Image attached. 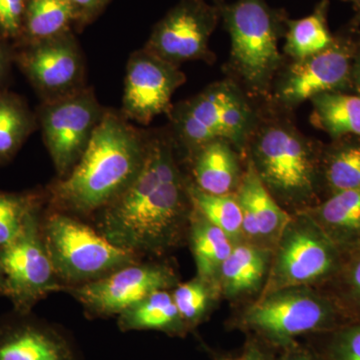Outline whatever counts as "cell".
<instances>
[{"label":"cell","instance_id":"obj_11","mask_svg":"<svg viewBox=\"0 0 360 360\" xmlns=\"http://www.w3.org/2000/svg\"><path fill=\"white\" fill-rule=\"evenodd\" d=\"M33 210L18 236L0 248V264L6 277V295L13 309L32 312L51 295L66 290L52 266L41 232V210Z\"/></svg>","mask_w":360,"mask_h":360},{"label":"cell","instance_id":"obj_28","mask_svg":"<svg viewBox=\"0 0 360 360\" xmlns=\"http://www.w3.org/2000/svg\"><path fill=\"white\" fill-rule=\"evenodd\" d=\"M191 203L208 221L219 227L234 243L243 239V212L236 193L212 194L200 191L189 179Z\"/></svg>","mask_w":360,"mask_h":360},{"label":"cell","instance_id":"obj_20","mask_svg":"<svg viewBox=\"0 0 360 360\" xmlns=\"http://www.w3.org/2000/svg\"><path fill=\"white\" fill-rule=\"evenodd\" d=\"M345 259L360 250V187L324 198L304 212Z\"/></svg>","mask_w":360,"mask_h":360},{"label":"cell","instance_id":"obj_37","mask_svg":"<svg viewBox=\"0 0 360 360\" xmlns=\"http://www.w3.org/2000/svg\"><path fill=\"white\" fill-rule=\"evenodd\" d=\"M13 65V44L0 35V89H4L8 82Z\"/></svg>","mask_w":360,"mask_h":360},{"label":"cell","instance_id":"obj_38","mask_svg":"<svg viewBox=\"0 0 360 360\" xmlns=\"http://www.w3.org/2000/svg\"><path fill=\"white\" fill-rule=\"evenodd\" d=\"M352 89L360 94V39L352 65Z\"/></svg>","mask_w":360,"mask_h":360},{"label":"cell","instance_id":"obj_39","mask_svg":"<svg viewBox=\"0 0 360 360\" xmlns=\"http://www.w3.org/2000/svg\"><path fill=\"white\" fill-rule=\"evenodd\" d=\"M352 2H354L355 11L354 20L352 25H354L360 32V0H352Z\"/></svg>","mask_w":360,"mask_h":360},{"label":"cell","instance_id":"obj_18","mask_svg":"<svg viewBox=\"0 0 360 360\" xmlns=\"http://www.w3.org/2000/svg\"><path fill=\"white\" fill-rule=\"evenodd\" d=\"M186 158L191 169L189 179L200 191L212 194H231L238 191L246 158L231 142L213 139Z\"/></svg>","mask_w":360,"mask_h":360},{"label":"cell","instance_id":"obj_24","mask_svg":"<svg viewBox=\"0 0 360 360\" xmlns=\"http://www.w3.org/2000/svg\"><path fill=\"white\" fill-rule=\"evenodd\" d=\"M310 122L330 139L347 135L360 137V94L333 91L319 94L309 101Z\"/></svg>","mask_w":360,"mask_h":360},{"label":"cell","instance_id":"obj_12","mask_svg":"<svg viewBox=\"0 0 360 360\" xmlns=\"http://www.w3.org/2000/svg\"><path fill=\"white\" fill-rule=\"evenodd\" d=\"M13 47L14 65L40 101H56L87 86L86 63L75 30Z\"/></svg>","mask_w":360,"mask_h":360},{"label":"cell","instance_id":"obj_30","mask_svg":"<svg viewBox=\"0 0 360 360\" xmlns=\"http://www.w3.org/2000/svg\"><path fill=\"white\" fill-rule=\"evenodd\" d=\"M45 202L44 191H0V248L18 236L28 215Z\"/></svg>","mask_w":360,"mask_h":360},{"label":"cell","instance_id":"obj_16","mask_svg":"<svg viewBox=\"0 0 360 360\" xmlns=\"http://www.w3.org/2000/svg\"><path fill=\"white\" fill-rule=\"evenodd\" d=\"M0 360H82V354L63 326L13 309L0 316Z\"/></svg>","mask_w":360,"mask_h":360},{"label":"cell","instance_id":"obj_9","mask_svg":"<svg viewBox=\"0 0 360 360\" xmlns=\"http://www.w3.org/2000/svg\"><path fill=\"white\" fill-rule=\"evenodd\" d=\"M360 32L352 25L335 35L330 47L309 58L285 63L277 73L265 103L291 112L319 94L352 91V65Z\"/></svg>","mask_w":360,"mask_h":360},{"label":"cell","instance_id":"obj_14","mask_svg":"<svg viewBox=\"0 0 360 360\" xmlns=\"http://www.w3.org/2000/svg\"><path fill=\"white\" fill-rule=\"evenodd\" d=\"M179 283V277L169 265L139 260L65 291L82 305L89 319H108L118 316L156 290H172Z\"/></svg>","mask_w":360,"mask_h":360},{"label":"cell","instance_id":"obj_17","mask_svg":"<svg viewBox=\"0 0 360 360\" xmlns=\"http://www.w3.org/2000/svg\"><path fill=\"white\" fill-rule=\"evenodd\" d=\"M236 195L243 212L245 241L274 250L292 214L267 191L248 158Z\"/></svg>","mask_w":360,"mask_h":360},{"label":"cell","instance_id":"obj_27","mask_svg":"<svg viewBox=\"0 0 360 360\" xmlns=\"http://www.w3.org/2000/svg\"><path fill=\"white\" fill-rule=\"evenodd\" d=\"M75 23L70 0H28L22 35L18 44L58 37L75 30Z\"/></svg>","mask_w":360,"mask_h":360},{"label":"cell","instance_id":"obj_22","mask_svg":"<svg viewBox=\"0 0 360 360\" xmlns=\"http://www.w3.org/2000/svg\"><path fill=\"white\" fill-rule=\"evenodd\" d=\"M187 240L195 262L196 276L219 288L220 269L236 243L194 207L189 219Z\"/></svg>","mask_w":360,"mask_h":360},{"label":"cell","instance_id":"obj_35","mask_svg":"<svg viewBox=\"0 0 360 360\" xmlns=\"http://www.w3.org/2000/svg\"><path fill=\"white\" fill-rule=\"evenodd\" d=\"M274 350L255 338L248 336L245 347L238 354L219 355L213 360H274Z\"/></svg>","mask_w":360,"mask_h":360},{"label":"cell","instance_id":"obj_5","mask_svg":"<svg viewBox=\"0 0 360 360\" xmlns=\"http://www.w3.org/2000/svg\"><path fill=\"white\" fill-rule=\"evenodd\" d=\"M348 323L345 312L328 291L291 288L258 296L236 315L231 328L277 352L302 336L321 335Z\"/></svg>","mask_w":360,"mask_h":360},{"label":"cell","instance_id":"obj_23","mask_svg":"<svg viewBox=\"0 0 360 360\" xmlns=\"http://www.w3.org/2000/svg\"><path fill=\"white\" fill-rule=\"evenodd\" d=\"M322 200L360 187V137L355 135L330 139L321 155Z\"/></svg>","mask_w":360,"mask_h":360},{"label":"cell","instance_id":"obj_33","mask_svg":"<svg viewBox=\"0 0 360 360\" xmlns=\"http://www.w3.org/2000/svg\"><path fill=\"white\" fill-rule=\"evenodd\" d=\"M28 0H0V35L13 44L22 35Z\"/></svg>","mask_w":360,"mask_h":360},{"label":"cell","instance_id":"obj_1","mask_svg":"<svg viewBox=\"0 0 360 360\" xmlns=\"http://www.w3.org/2000/svg\"><path fill=\"white\" fill-rule=\"evenodd\" d=\"M169 129L148 131L146 158L134 181L99 212L98 231L112 245L162 255L188 233L193 203Z\"/></svg>","mask_w":360,"mask_h":360},{"label":"cell","instance_id":"obj_8","mask_svg":"<svg viewBox=\"0 0 360 360\" xmlns=\"http://www.w3.org/2000/svg\"><path fill=\"white\" fill-rule=\"evenodd\" d=\"M345 262L311 217L305 212L295 213L272 250L269 276L258 296L284 288H326Z\"/></svg>","mask_w":360,"mask_h":360},{"label":"cell","instance_id":"obj_31","mask_svg":"<svg viewBox=\"0 0 360 360\" xmlns=\"http://www.w3.org/2000/svg\"><path fill=\"white\" fill-rule=\"evenodd\" d=\"M326 290L333 296L350 323L360 322V250L348 257Z\"/></svg>","mask_w":360,"mask_h":360},{"label":"cell","instance_id":"obj_13","mask_svg":"<svg viewBox=\"0 0 360 360\" xmlns=\"http://www.w3.org/2000/svg\"><path fill=\"white\" fill-rule=\"evenodd\" d=\"M219 21V2L180 0L153 28L143 49L176 66L188 61L212 63L210 41Z\"/></svg>","mask_w":360,"mask_h":360},{"label":"cell","instance_id":"obj_21","mask_svg":"<svg viewBox=\"0 0 360 360\" xmlns=\"http://www.w3.org/2000/svg\"><path fill=\"white\" fill-rule=\"evenodd\" d=\"M117 326L122 333L153 330L172 338H186L189 333L172 290H156L134 303L118 315Z\"/></svg>","mask_w":360,"mask_h":360},{"label":"cell","instance_id":"obj_3","mask_svg":"<svg viewBox=\"0 0 360 360\" xmlns=\"http://www.w3.org/2000/svg\"><path fill=\"white\" fill-rule=\"evenodd\" d=\"M290 113L259 103L245 158L277 202L295 214L322 200L323 143L303 134Z\"/></svg>","mask_w":360,"mask_h":360},{"label":"cell","instance_id":"obj_19","mask_svg":"<svg viewBox=\"0 0 360 360\" xmlns=\"http://www.w3.org/2000/svg\"><path fill=\"white\" fill-rule=\"evenodd\" d=\"M272 250L252 243H236L219 276L220 296L239 300L259 295L269 276Z\"/></svg>","mask_w":360,"mask_h":360},{"label":"cell","instance_id":"obj_7","mask_svg":"<svg viewBox=\"0 0 360 360\" xmlns=\"http://www.w3.org/2000/svg\"><path fill=\"white\" fill-rule=\"evenodd\" d=\"M41 232L52 266L66 290L112 274L141 257L122 250L75 215L49 210Z\"/></svg>","mask_w":360,"mask_h":360},{"label":"cell","instance_id":"obj_10","mask_svg":"<svg viewBox=\"0 0 360 360\" xmlns=\"http://www.w3.org/2000/svg\"><path fill=\"white\" fill-rule=\"evenodd\" d=\"M105 110L89 86L39 104L37 123L58 179L68 176L82 158Z\"/></svg>","mask_w":360,"mask_h":360},{"label":"cell","instance_id":"obj_36","mask_svg":"<svg viewBox=\"0 0 360 360\" xmlns=\"http://www.w3.org/2000/svg\"><path fill=\"white\" fill-rule=\"evenodd\" d=\"M274 360H323L312 345L296 341L290 347L274 352Z\"/></svg>","mask_w":360,"mask_h":360},{"label":"cell","instance_id":"obj_34","mask_svg":"<svg viewBox=\"0 0 360 360\" xmlns=\"http://www.w3.org/2000/svg\"><path fill=\"white\" fill-rule=\"evenodd\" d=\"M70 2L75 11V30L79 32L104 13L111 0H70Z\"/></svg>","mask_w":360,"mask_h":360},{"label":"cell","instance_id":"obj_40","mask_svg":"<svg viewBox=\"0 0 360 360\" xmlns=\"http://www.w3.org/2000/svg\"><path fill=\"white\" fill-rule=\"evenodd\" d=\"M6 277H4V270H2L1 264H0V296H6Z\"/></svg>","mask_w":360,"mask_h":360},{"label":"cell","instance_id":"obj_15","mask_svg":"<svg viewBox=\"0 0 360 360\" xmlns=\"http://www.w3.org/2000/svg\"><path fill=\"white\" fill-rule=\"evenodd\" d=\"M186 77L172 65L142 49L130 54L123 89L122 113L125 120L148 125L172 110V96Z\"/></svg>","mask_w":360,"mask_h":360},{"label":"cell","instance_id":"obj_26","mask_svg":"<svg viewBox=\"0 0 360 360\" xmlns=\"http://www.w3.org/2000/svg\"><path fill=\"white\" fill-rule=\"evenodd\" d=\"M37 127V113L25 98L0 89V165L13 160Z\"/></svg>","mask_w":360,"mask_h":360},{"label":"cell","instance_id":"obj_6","mask_svg":"<svg viewBox=\"0 0 360 360\" xmlns=\"http://www.w3.org/2000/svg\"><path fill=\"white\" fill-rule=\"evenodd\" d=\"M259 103L226 77L172 106L169 131L186 156L213 139H224L245 156L246 143L257 120Z\"/></svg>","mask_w":360,"mask_h":360},{"label":"cell","instance_id":"obj_25","mask_svg":"<svg viewBox=\"0 0 360 360\" xmlns=\"http://www.w3.org/2000/svg\"><path fill=\"white\" fill-rule=\"evenodd\" d=\"M328 0H321L309 15L286 22L283 52L286 59L300 60L328 49L335 34L329 30Z\"/></svg>","mask_w":360,"mask_h":360},{"label":"cell","instance_id":"obj_2","mask_svg":"<svg viewBox=\"0 0 360 360\" xmlns=\"http://www.w3.org/2000/svg\"><path fill=\"white\" fill-rule=\"evenodd\" d=\"M148 131L106 108L86 150L65 179L44 191L49 210L75 217L101 212L134 181L146 158Z\"/></svg>","mask_w":360,"mask_h":360},{"label":"cell","instance_id":"obj_29","mask_svg":"<svg viewBox=\"0 0 360 360\" xmlns=\"http://www.w3.org/2000/svg\"><path fill=\"white\" fill-rule=\"evenodd\" d=\"M172 297L189 333L207 319L220 297L219 288L195 276L172 290Z\"/></svg>","mask_w":360,"mask_h":360},{"label":"cell","instance_id":"obj_4","mask_svg":"<svg viewBox=\"0 0 360 360\" xmlns=\"http://www.w3.org/2000/svg\"><path fill=\"white\" fill-rule=\"evenodd\" d=\"M221 21L231 39L229 78L257 103H264L286 58L278 49L288 15L266 0L219 2Z\"/></svg>","mask_w":360,"mask_h":360},{"label":"cell","instance_id":"obj_32","mask_svg":"<svg viewBox=\"0 0 360 360\" xmlns=\"http://www.w3.org/2000/svg\"><path fill=\"white\" fill-rule=\"evenodd\" d=\"M312 336L316 338V343L312 345L322 359L360 360V322Z\"/></svg>","mask_w":360,"mask_h":360},{"label":"cell","instance_id":"obj_41","mask_svg":"<svg viewBox=\"0 0 360 360\" xmlns=\"http://www.w3.org/2000/svg\"><path fill=\"white\" fill-rule=\"evenodd\" d=\"M348 1H352V0H348Z\"/></svg>","mask_w":360,"mask_h":360}]
</instances>
